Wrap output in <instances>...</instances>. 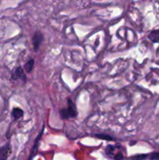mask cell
Here are the masks:
<instances>
[{"label": "cell", "mask_w": 159, "mask_h": 160, "mask_svg": "<svg viewBox=\"0 0 159 160\" xmlns=\"http://www.w3.org/2000/svg\"><path fill=\"white\" fill-rule=\"evenodd\" d=\"M149 160H159V152H152L148 156Z\"/></svg>", "instance_id": "cell-12"}, {"label": "cell", "mask_w": 159, "mask_h": 160, "mask_svg": "<svg viewBox=\"0 0 159 160\" xmlns=\"http://www.w3.org/2000/svg\"><path fill=\"white\" fill-rule=\"evenodd\" d=\"M147 157H148V155L140 154V155H137V156H131V157H129L127 160H144Z\"/></svg>", "instance_id": "cell-10"}, {"label": "cell", "mask_w": 159, "mask_h": 160, "mask_svg": "<svg viewBox=\"0 0 159 160\" xmlns=\"http://www.w3.org/2000/svg\"><path fill=\"white\" fill-rule=\"evenodd\" d=\"M68 107L65 108V109H62L59 111V113H60L61 118L63 119V120H66V119L70 118H74L77 116V110H76V105L73 103V102L72 101L70 98H69L68 102Z\"/></svg>", "instance_id": "cell-1"}, {"label": "cell", "mask_w": 159, "mask_h": 160, "mask_svg": "<svg viewBox=\"0 0 159 160\" xmlns=\"http://www.w3.org/2000/svg\"><path fill=\"white\" fill-rule=\"evenodd\" d=\"M148 39L153 43H159V29L153 30L149 34H148Z\"/></svg>", "instance_id": "cell-6"}, {"label": "cell", "mask_w": 159, "mask_h": 160, "mask_svg": "<svg viewBox=\"0 0 159 160\" xmlns=\"http://www.w3.org/2000/svg\"><path fill=\"white\" fill-rule=\"evenodd\" d=\"M12 78L13 80L20 79L23 81H24V82H26V74H25L24 72H23L22 67H18L15 70H14L13 73H12Z\"/></svg>", "instance_id": "cell-5"}, {"label": "cell", "mask_w": 159, "mask_h": 160, "mask_svg": "<svg viewBox=\"0 0 159 160\" xmlns=\"http://www.w3.org/2000/svg\"><path fill=\"white\" fill-rule=\"evenodd\" d=\"M45 124L43 125V127H42V129L41 131V132L39 133V134L37 135V138H36L35 142H34V146H33L32 149H31V155H30L29 156V159L28 160H32L33 158L34 157V156H35L36 154V152H37V147H38V145H39V141H40L41 138L42 134H43L44 133V130H45Z\"/></svg>", "instance_id": "cell-4"}, {"label": "cell", "mask_w": 159, "mask_h": 160, "mask_svg": "<svg viewBox=\"0 0 159 160\" xmlns=\"http://www.w3.org/2000/svg\"><path fill=\"white\" fill-rule=\"evenodd\" d=\"M114 159H115V160H122L123 159V154H122L121 152H118V154L115 155V158H114Z\"/></svg>", "instance_id": "cell-13"}, {"label": "cell", "mask_w": 159, "mask_h": 160, "mask_svg": "<svg viewBox=\"0 0 159 160\" xmlns=\"http://www.w3.org/2000/svg\"><path fill=\"white\" fill-rule=\"evenodd\" d=\"M12 148L9 143L0 147V160H7L9 155L11 154Z\"/></svg>", "instance_id": "cell-2"}, {"label": "cell", "mask_w": 159, "mask_h": 160, "mask_svg": "<svg viewBox=\"0 0 159 160\" xmlns=\"http://www.w3.org/2000/svg\"><path fill=\"white\" fill-rule=\"evenodd\" d=\"M12 117H13L14 120H19L23 116L24 112L20 108H14L12 111Z\"/></svg>", "instance_id": "cell-7"}, {"label": "cell", "mask_w": 159, "mask_h": 160, "mask_svg": "<svg viewBox=\"0 0 159 160\" xmlns=\"http://www.w3.org/2000/svg\"><path fill=\"white\" fill-rule=\"evenodd\" d=\"M118 145H115V146H114V145H108V146L106 147V148H105L106 154H107V155H112V154H113V152L115 151V148H116Z\"/></svg>", "instance_id": "cell-11"}, {"label": "cell", "mask_w": 159, "mask_h": 160, "mask_svg": "<svg viewBox=\"0 0 159 160\" xmlns=\"http://www.w3.org/2000/svg\"><path fill=\"white\" fill-rule=\"evenodd\" d=\"M95 137L98 138L99 139H103V140H106V141H113L115 140L114 138H112V136L108 135V134H95Z\"/></svg>", "instance_id": "cell-9"}, {"label": "cell", "mask_w": 159, "mask_h": 160, "mask_svg": "<svg viewBox=\"0 0 159 160\" xmlns=\"http://www.w3.org/2000/svg\"><path fill=\"white\" fill-rule=\"evenodd\" d=\"M34 59H29L26 63H25L24 68L27 73H30V72H31V70H33V68H34Z\"/></svg>", "instance_id": "cell-8"}, {"label": "cell", "mask_w": 159, "mask_h": 160, "mask_svg": "<svg viewBox=\"0 0 159 160\" xmlns=\"http://www.w3.org/2000/svg\"><path fill=\"white\" fill-rule=\"evenodd\" d=\"M43 40H44V36L40 31H37V32L34 33L32 38V42H33V45H34V48L35 51H37V50L38 49L41 44V42H43Z\"/></svg>", "instance_id": "cell-3"}]
</instances>
